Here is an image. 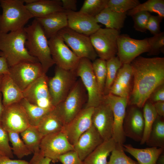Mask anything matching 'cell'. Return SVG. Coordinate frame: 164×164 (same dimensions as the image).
I'll use <instances>...</instances> for the list:
<instances>
[{
  "label": "cell",
  "instance_id": "6da1fadb",
  "mask_svg": "<svg viewBox=\"0 0 164 164\" xmlns=\"http://www.w3.org/2000/svg\"><path fill=\"white\" fill-rule=\"evenodd\" d=\"M130 64L133 80L128 105L142 108L153 91L164 84V58L138 56Z\"/></svg>",
  "mask_w": 164,
  "mask_h": 164
},
{
  "label": "cell",
  "instance_id": "7a4b0ae2",
  "mask_svg": "<svg viewBox=\"0 0 164 164\" xmlns=\"http://www.w3.org/2000/svg\"><path fill=\"white\" fill-rule=\"evenodd\" d=\"M24 28L8 33L0 32V55L5 58L9 67L25 61L39 62L26 48Z\"/></svg>",
  "mask_w": 164,
  "mask_h": 164
},
{
  "label": "cell",
  "instance_id": "3957f363",
  "mask_svg": "<svg viewBox=\"0 0 164 164\" xmlns=\"http://www.w3.org/2000/svg\"><path fill=\"white\" fill-rule=\"evenodd\" d=\"M24 29L26 35V48L30 54L38 60L42 66L43 73L46 74L55 63L44 30L36 19Z\"/></svg>",
  "mask_w": 164,
  "mask_h": 164
},
{
  "label": "cell",
  "instance_id": "277c9868",
  "mask_svg": "<svg viewBox=\"0 0 164 164\" xmlns=\"http://www.w3.org/2000/svg\"><path fill=\"white\" fill-rule=\"evenodd\" d=\"M0 32L8 33L23 29L33 18L22 0H0Z\"/></svg>",
  "mask_w": 164,
  "mask_h": 164
},
{
  "label": "cell",
  "instance_id": "5b68a950",
  "mask_svg": "<svg viewBox=\"0 0 164 164\" xmlns=\"http://www.w3.org/2000/svg\"><path fill=\"white\" fill-rule=\"evenodd\" d=\"M86 91L81 80H77L66 97L55 106L53 111L64 125L74 118L83 109Z\"/></svg>",
  "mask_w": 164,
  "mask_h": 164
},
{
  "label": "cell",
  "instance_id": "8992f818",
  "mask_svg": "<svg viewBox=\"0 0 164 164\" xmlns=\"http://www.w3.org/2000/svg\"><path fill=\"white\" fill-rule=\"evenodd\" d=\"M75 72L77 77H80L87 92L85 108H95L102 103L104 95L98 86L91 60L85 58H80Z\"/></svg>",
  "mask_w": 164,
  "mask_h": 164
},
{
  "label": "cell",
  "instance_id": "52a82bcc",
  "mask_svg": "<svg viewBox=\"0 0 164 164\" xmlns=\"http://www.w3.org/2000/svg\"><path fill=\"white\" fill-rule=\"evenodd\" d=\"M76 77L75 71L66 70L56 66L54 76L48 80L49 91L54 107L67 96L77 81Z\"/></svg>",
  "mask_w": 164,
  "mask_h": 164
},
{
  "label": "cell",
  "instance_id": "ba28073f",
  "mask_svg": "<svg viewBox=\"0 0 164 164\" xmlns=\"http://www.w3.org/2000/svg\"><path fill=\"white\" fill-rule=\"evenodd\" d=\"M120 31L100 28L89 36L97 56L105 60L115 56L118 51L117 40Z\"/></svg>",
  "mask_w": 164,
  "mask_h": 164
},
{
  "label": "cell",
  "instance_id": "9c48e42d",
  "mask_svg": "<svg viewBox=\"0 0 164 164\" xmlns=\"http://www.w3.org/2000/svg\"><path fill=\"white\" fill-rule=\"evenodd\" d=\"M51 54L56 66L64 70L75 71L80 58L70 50L57 33L48 40Z\"/></svg>",
  "mask_w": 164,
  "mask_h": 164
},
{
  "label": "cell",
  "instance_id": "30bf717a",
  "mask_svg": "<svg viewBox=\"0 0 164 164\" xmlns=\"http://www.w3.org/2000/svg\"><path fill=\"white\" fill-rule=\"evenodd\" d=\"M58 33L80 58H85L93 61L97 59V55L89 36L77 32L67 27L60 30Z\"/></svg>",
  "mask_w": 164,
  "mask_h": 164
},
{
  "label": "cell",
  "instance_id": "8fae6325",
  "mask_svg": "<svg viewBox=\"0 0 164 164\" xmlns=\"http://www.w3.org/2000/svg\"><path fill=\"white\" fill-rule=\"evenodd\" d=\"M117 44V54L122 64H130L140 54L148 53L150 49L147 38L137 39L126 34L119 35Z\"/></svg>",
  "mask_w": 164,
  "mask_h": 164
},
{
  "label": "cell",
  "instance_id": "7c38bea8",
  "mask_svg": "<svg viewBox=\"0 0 164 164\" xmlns=\"http://www.w3.org/2000/svg\"><path fill=\"white\" fill-rule=\"evenodd\" d=\"M39 148L44 156L51 159L54 163L58 161L61 155L74 150L73 145L70 143L62 131L43 137Z\"/></svg>",
  "mask_w": 164,
  "mask_h": 164
},
{
  "label": "cell",
  "instance_id": "4fadbf2b",
  "mask_svg": "<svg viewBox=\"0 0 164 164\" xmlns=\"http://www.w3.org/2000/svg\"><path fill=\"white\" fill-rule=\"evenodd\" d=\"M9 74L22 92L43 74L39 62L25 61L9 67Z\"/></svg>",
  "mask_w": 164,
  "mask_h": 164
},
{
  "label": "cell",
  "instance_id": "5bb4252c",
  "mask_svg": "<svg viewBox=\"0 0 164 164\" xmlns=\"http://www.w3.org/2000/svg\"><path fill=\"white\" fill-rule=\"evenodd\" d=\"M104 100L110 107L113 115L112 138L117 143L123 145L126 140L123 124L128 105V98L109 94L104 96Z\"/></svg>",
  "mask_w": 164,
  "mask_h": 164
},
{
  "label": "cell",
  "instance_id": "9a60e30c",
  "mask_svg": "<svg viewBox=\"0 0 164 164\" xmlns=\"http://www.w3.org/2000/svg\"><path fill=\"white\" fill-rule=\"evenodd\" d=\"M48 78L44 74L29 85L23 91L24 97L32 104L39 107L53 109L48 86Z\"/></svg>",
  "mask_w": 164,
  "mask_h": 164
},
{
  "label": "cell",
  "instance_id": "2e32d148",
  "mask_svg": "<svg viewBox=\"0 0 164 164\" xmlns=\"http://www.w3.org/2000/svg\"><path fill=\"white\" fill-rule=\"evenodd\" d=\"M29 125L25 112L19 102L5 107L0 126L7 132L20 133Z\"/></svg>",
  "mask_w": 164,
  "mask_h": 164
},
{
  "label": "cell",
  "instance_id": "e0dca14e",
  "mask_svg": "<svg viewBox=\"0 0 164 164\" xmlns=\"http://www.w3.org/2000/svg\"><path fill=\"white\" fill-rule=\"evenodd\" d=\"M94 109L93 107H85L70 121L64 125L62 131L73 145L92 126V118Z\"/></svg>",
  "mask_w": 164,
  "mask_h": 164
},
{
  "label": "cell",
  "instance_id": "ac0fdd59",
  "mask_svg": "<svg viewBox=\"0 0 164 164\" xmlns=\"http://www.w3.org/2000/svg\"><path fill=\"white\" fill-rule=\"evenodd\" d=\"M134 105H128L123 124L125 136L140 142L143 135L144 123L143 111Z\"/></svg>",
  "mask_w": 164,
  "mask_h": 164
},
{
  "label": "cell",
  "instance_id": "d6986e66",
  "mask_svg": "<svg viewBox=\"0 0 164 164\" xmlns=\"http://www.w3.org/2000/svg\"><path fill=\"white\" fill-rule=\"evenodd\" d=\"M92 120L93 125L104 141L112 138L113 115L110 107L104 100L94 108Z\"/></svg>",
  "mask_w": 164,
  "mask_h": 164
},
{
  "label": "cell",
  "instance_id": "ffe728a7",
  "mask_svg": "<svg viewBox=\"0 0 164 164\" xmlns=\"http://www.w3.org/2000/svg\"><path fill=\"white\" fill-rule=\"evenodd\" d=\"M66 11L67 27L74 31L89 36L101 28L94 17L79 11Z\"/></svg>",
  "mask_w": 164,
  "mask_h": 164
},
{
  "label": "cell",
  "instance_id": "44dd1931",
  "mask_svg": "<svg viewBox=\"0 0 164 164\" xmlns=\"http://www.w3.org/2000/svg\"><path fill=\"white\" fill-rule=\"evenodd\" d=\"M133 80L132 70L131 64H122L118 71L109 94L128 98L132 87Z\"/></svg>",
  "mask_w": 164,
  "mask_h": 164
},
{
  "label": "cell",
  "instance_id": "7402d4cb",
  "mask_svg": "<svg viewBox=\"0 0 164 164\" xmlns=\"http://www.w3.org/2000/svg\"><path fill=\"white\" fill-rule=\"evenodd\" d=\"M104 140L92 125L84 133L73 145L74 150L77 152L80 159L83 161Z\"/></svg>",
  "mask_w": 164,
  "mask_h": 164
},
{
  "label": "cell",
  "instance_id": "603a6c76",
  "mask_svg": "<svg viewBox=\"0 0 164 164\" xmlns=\"http://www.w3.org/2000/svg\"><path fill=\"white\" fill-rule=\"evenodd\" d=\"M36 19L42 27L48 39L67 27L68 21L66 11L53 13L46 17Z\"/></svg>",
  "mask_w": 164,
  "mask_h": 164
},
{
  "label": "cell",
  "instance_id": "cb8c5ba5",
  "mask_svg": "<svg viewBox=\"0 0 164 164\" xmlns=\"http://www.w3.org/2000/svg\"><path fill=\"white\" fill-rule=\"evenodd\" d=\"M5 107L19 102L24 98L22 91L9 74L3 75L0 86Z\"/></svg>",
  "mask_w": 164,
  "mask_h": 164
},
{
  "label": "cell",
  "instance_id": "d4e9b609",
  "mask_svg": "<svg viewBox=\"0 0 164 164\" xmlns=\"http://www.w3.org/2000/svg\"><path fill=\"white\" fill-rule=\"evenodd\" d=\"M25 5L35 18H43L56 12L65 11L60 0H36L33 3Z\"/></svg>",
  "mask_w": 164,
  "mask_h": 164
},
{
  "label": "cell",
  "instance_id": "484cf974",
  "mask_svg": "<svg viewBox=\"0 0 164 164\" xmlns=\"http://www.w3.org/2000/svg\"><path fill=\"white\" fill-rule=\"evenodd\" d=\"M123 149L134 157L139 164H156L164 148L150 147L145 149L134 148L129 144H123Z\"/></svg>",
  "mask_w": 164,
  "mask_h": 164
},
{
  "label": "cell",
  "instance_id": "4316f807",
  "mask_svg": "<svg viewBox=\"0 0 164 164\" xmlns=\"http://www.w3.org/2000/svg\"><path fill=\"white\" fill-rule=\"evenodd\" d=\"M116 144L112 138L104 141L83 161L84 164H107L108 157Z\"/></svg>",
  "mask_w": 164,
  "mask_h": 164
},
{
  "label": "cell",
  "instance_id": "83f0119b",
  "mask_svg": "<svg viewBox=\"0 0 164 164\" xmlns=\"http://www.w3.org/2000/svg\"><path fill=\"white\" fill-rule=\"evenodd\" d=\"M127 12H118L106 7L95 17L97 22L104 25L106 28L119 31L123 26Z\"/></svg>",
  "mask_w": 164,
  "mask_h": 164
},
{
  "label": "cell",
  "instance_id": "f1b7e54d",
  "mask_svg": "<svg viewBox=\"0 0 164 164\" xmlns=\"http://www.w3.org/2000/svg\"><path fill=\"white\" fill-rule=\"evenodd\" d=\"M64 125L53 110L49 111L41 119L37 126L43 137L62 131Z\"/></svg>",
  "mask_w": 164,
  "mask_h": 164
},
{
  "label": "cell",
  "instance_id": "f546056e",
  "mask_svg": "<svg viewBox=\"0 0 164 164\" xmlns=\"http://www.w3.org/2000/svg\"><path fill=\"white\" fill-rule=\"evenodd\" d=\"M164 117L157 115L145 143L150 147L164 148Z\"/></svg>",
  "mask_w": 164,
  "mask_h": 164
},
{
  "label": "cell",
  "instance_id": "4dcf8cb0",
  "mask_svg": "<svg viewBox=\"0 0 164 164\" xmlns=\"http://www.w3.org/2000/svg\"><path fill=\"white\" fill-rule=\"evenodd\" d=\"M19 103L25 112L30 125L37 126L43 117L52 110L43 108L32 104L24 98Z\"/></svg>",
  "mask_w": 164,
  "mask_h": 164
},
{
  "label": "cell",
  "instance_id": "1f68e13d",
  "mask_svg": "<svg viewBox=\"0 0 164 164\" xmlns=\"http://www.w3.org/2000/svg\"><path fill=\"white\" fill-rule=\"evenodd\" d=\"M20 133L22 139L32 153L40 149V145L43 137L37 126L30 125Z\"/></svg>",
  "mask_w": 164,
  "mask_h": 164
},
{
  "label": "cell",
  "instance_id": "d6a6232c",
  "mask_svg": "<svg viewBox=\"0 0 164 164\" xmlns=\"http://www.w3.org/2000/svg\"><path fill=\"white\" fill-rule=\"evenodd\" d=\"M142 108L144 127L143 136L140 142L141 145L145 143L152 126L158 115L153 103L149 100L145 103Z\"/></svg>",
  "mask_w": 164,
  "mask_h": 164
},
{
  "label": "cell",
  "instance_id": "836d02e7",
  "mask_svg": "<svg viewBox=\"0 0 164 164\" xmlns=\"http://www.w3.org/2000/svg\"><path fill=\"white\" fill-rule=\"evenodd\" d=\"M155 13L162 17H164V0H148L140 4L133 9L128 11L127 14L132 16L140 12Z\"/></svg>",
  "mask_w": 164,
  "mask_h": 164
},
{
  "label": "cell",
  "instance_id": "e575fe53",
  "mask_svg": "<svg viewBox=\"0 0 164 164\" xmlns=\"http://www.w3.org/2000/svg\"><path fill=\"white\" fill-rule=\"evenodd\" d=\"M122 64L117 56H114L106 60L107 72L104 95L109 94V91L116 77L118 71Z\"/></svg>",
  "mask_w": 164,
  "mask_h": 164
},
{
  "label": "cell",
  "instance_id": "d590c367",
  "mask_svg": "<svg viewBox=\"0 0 164 164\" xmlns=\"http://www.w3.org/2000/svg\"><path fill=\"white\" fill-rule=\"evenodd\" d=\"M9 141L11 143V149L13 155L19 159L32 153L19 135V133L14 132H8Z\"/></svg>",
  "mask_w": 164,
  "mask_h": 164
},
{
  "label": "cell",
  "instance_id": "8d00e7d4",
  "mask_svg": "<svg viewBox=\"0 0 164 164\" xmlns=\"http://www.w3.org/2000/svg\"><path fill=\"white\" fill-rule=\"evenodd\" d=\"M92 66L99 88L104 95L107 72L106 61L96 59L92 63Z\"/></svg>",
  "mask_w": 164,
  "mask_h": 164
},
{
  "label": "cell",
  "instance_id": "74e56055",
  "mask_svg": "<svg viewBox=\"0 0 164 164\" xmlns=\"http://www.w3.org/2000/svg\"><path fill=\"white\" fill-rule=\"evenodd\" d=\"M108 0H85L79 12L95 17L107 6Z\"/></svg>",
  "mask_w": 164,
  "mask_h": 164
},
{
  "label": "cell",
  "instance_id": "f35d334b",
  "mask_svg": "<svg viewBox=\"0 0 164 164\" xmlns=\"http://www.w3.org/2000/svg\"><path fill=\"white\" fill-rule=\"evenodd\" d=\"M111 153L107 164H139L137 162L126 155L122 145L117 143L115 148Z\"/></svg>",
  "mask_w": 164,
  "mask_h": 164
},
{
  "label": "cell",
  "instance_id": "ab89813d",
  "mask_svg": "<svg viewBox=\"0 0 164 164\" xmlns=\"http://www.w3.org/2000/svg\"><path fill=\"white\" fill-rule=\"evenodd\" d=\"M140 4L138 0H108L106 7L115 12L125 13Z\"/></svg>",
  "mask_w": 164,
  "mask_h": 164
},
{
  "label": "cell",
  "instance_id": "60d3db41",
  "mask_svg": "<svg viewBox=\"0 0 164 164\" xmlns=\"http://www.w3.org/2000/svg\"><path fill=\"white\" fill-rule=\"evenodd\" d=\"M150 49L148 53L149 56L157 55L164 51V32L154 35L152 37L147 38Z\"/></svg>",
  "mask_w": 164,
  "mask_h": 164
},
{
  "label": "cell",
  "instance_id": "b9f144b4",
  "mask_svg": "<svg viewBox=\"0 0 164 164\" xmlns=\"http://www.w3.org/2000/svg\"><path fill=\"white\" fill-rule=\"evenodd\" d=\"M151 15L149 12L142 11L132 16L134 22L133 27L135 29L142 32H145L147 30V23Z\"/></svg>",
  "mask_w": 164,
  "mask_h": 164
},
{
  "label": "cell",
  "instance_id": "7bdbcfd3",
  "mask_svg": "<svg viewBox=\"0 0 164 164\" xmlns=\"http://www.w3.org/2000/svg\"><path fill=\"white\" fill-rule=\"evenodd\" d=\"M9 141L8 132L0 126V153L2 155L12 159L14 155Z\"/></svg>",
  "mask_w": 164,
  "mask_h": 164
},
{
  "label": "cell",
  "instance_id": "ee69618b",
  "mask_svg": "<svg viewBox=\"0 0 164 164\" xmlns=\"http://www.w3.org/2000/svg\"><path fill=\"white\" fill-rule=\"evenodd\" d=\"M58 161L62 164H84L77 152L74 150L68 151L60 155Z\"/></svg>",
  "mask_w": 164,
  "mask_h": 164
},
{
  "label": "cell",
  "instance_id": "f6af8a7d",
  "mask_svg": "<svg viewBox=\"0 0 164 164\" xmlns=\"http://www.w3.org/2000/svg\"><path fill=\"white\" fill-rule=\"evenodd\" d=\"M163 18L159 15H151L147 23L146 29L148 30L154 35L160 33L161 32L160 23Z\"/></svg>",
  "mask_w": 164,
  "mask_h": 164
},
{
  "label": "cell",
  "instance_id": "bcb514c9",
  "mask_svg": "<svg viewBox=\"0 0 164 164\" xmlns=\"http://www.w3.org/2000/svg\"><path fill=\"white\" fill-rule=\"evenodd\" d=\"M29 164H52V160L44 156L40 149L34 152Z\"/></svg>",
  "mask_w": 164,
  "mask_h": 164
},
{
  "label": "cell",
  "instance_id": "7dc6e473",
  "mask_svg": "<svg viewBox=\"0 0 164 164\" xmlns=\"http://www.w3.org/2000/svg\"><path fill=\"white\" fill-rule=\"evenodd\" d=\"M148 100L153 103L164 101V84L159 86L153 91Z\"/></svg>",
  "mask_w": 164,
  "mask_h": 164
},
{
  "label": "cell",
  "instance_id": "c3c4849f",
  "mask_svg": "<svg viewBox=\"0 0 164 164\" xmlns=\"http://www.w3.org/2000/svg\"><path fill=\"white\" fill-rule=\"evenodd\" d=\"M61 1L62 7L65 11H76L77 0H62Z\"/></svg>",
  "mask_w": 164,
  "mask_h": 164
},
{
  "label": "cell",
  "instance_id": "681fc988",
  "mask_svg": "<svg viewBox=\"0 0 164 164\" xmlns=\"http://www.w3.org/2000/svg\"><path fill=\"white\" fill-rule=\"evenodd\" d=\"M0 164H29V162L21 159H12L5 156L0 157Z\"/></svg>",
  "mask_w": 164,
  "mask_h": 164
},
{
  "label": "cell",
  "instance_id": "f907efd6",
  "mask_svg": "<svg viewBox=\"0 0 164 164\" xmlns=\"http://www.w3.org/2000/svg\"><path fill=\"white\" fill-rule=\"evenodd\" d=\"M9 67L5 58L0 55V74H9Z\"/></svg>",
  "mask_w": 164,
  "mask_h": 164
},
{
  "label": "cell",
  "instance_id": "816d5d0a",
  "mask_svg": "<svg viewBox=\"0 0 164 164\" xmlns=\"http://www.w3.org/2000/svg\"><path fill=\"white\" fill-rule=\"evenodd\" d=\"M153 104L158 115L164 117V101H159L153 103Z\"/></svg>",
  "mask_w": 164,
  "mask_h": 164
},
{
  "label": "cell",
  "instance_id": "f5cc1de1",
  "mask_svg": "<svg viewBox=\"0 0 164 164\" xmlns=\"http://www.w3.org/2000/svg\"><path fill=\"white\" fill-rule=\"evenodd\" d=\"M4 108L5 107L3 105L2 102V95L0 92V124Z\"/></svg>",
  "mask_w": 164,
  "mask_h": 164
},
{
  "label": "cell",
  "instance_id": "db71d44e",
  "mask_svg": "<svg viewBox=\"0 0 164 164\" xmlns=\"http://www.w3.org/2000/svg\"><path fill=\"white\" fill-rule=\"evenodd\" d=\"M156 164H164V153L163 152L159 156Z\"/></svg>",
  "mask_w": 164,
  "mask_h": 164
},
{
  "label": "cell",
  "instance_id": "11a10c76",
  "mask_svg": "<svg viewBox=\"0 0 164 164\" xmlns=\"http://www.w3.org/2000/svg\"><path fill=\"white\" fill-rule=\"evenodd\" d=\"M4 74H0V86Z\"/></svg>",
  "mask_w": 164,
  "mask_h": 164
},
{
  "label": "cell",
  "instance_id": "9f6ffc18",
  "mask_svg": "<svg viewBox=\"0 0 164 164\" xmlns=\"http://www.w3.org/2000/svg\"><path fill=\"white\" fill-rule=\"evenodd\" d=\"M2 156H3V155H2L0 153V157Z\"/></svg>",
  "mask_w": 164,
  "mask_h": 164
}]
</instances>
